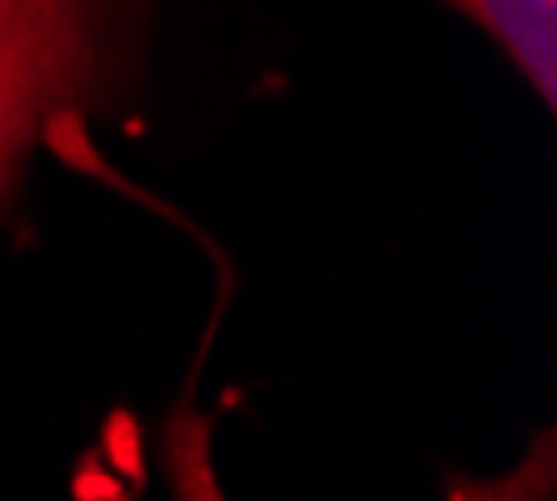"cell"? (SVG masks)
I'll use <instances>...</instances> for the list:
<instances>
[{"mask_svg": "<svg viewBox=\"0 0 557 501\" xmlns=\"http://www.w3.org/2000/svg\"><path fill=\"white\" fill-rule=\"evenodd\" d=\"M482 30L503 40V51L537 86L543 105L557 101V0H453Z\"/></svg>", "mask_w": 557, "mask_h": 501, "instance_id": "2", "label": "cell"}, {"mask_svg": "<svg viewBox=\"0 0 557 501\" xmlns=\"http://www.w3.org/2000/svg\"><path fill=\"white\" fill-rule=\"evenodd\" d=\"M91 0H0V176L51 96L91 71Z\"/></svg>", "mask_w": 557, "mask_h": 501, "instance_id": "1", "label": "cell"}]
</instances>
